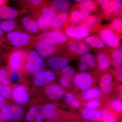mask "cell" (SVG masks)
Wrapping results in <instances>:
<instances>
[{"mask_svg":"<svg viewBox=\"0 0 122 122\" xmlns=\"http://www.w3.org/2000/svg\"><path fill=\"white\" fill-rule=\"evenodd\" d=\"M99 75L96 72H80L75 73L73 78V92L78 94L96 86Z\"/></svg>","mask_w":122,"mask_h":122,"instance_id":"1","label":"cell"},{"mask_svg":"<svg viewBox=\"0 0 122 122\" xmlns=\"http://www.w3.org/2000/svg\"><path fill=\"white\" fill-rule=\"evenodd\" d=\"M98 84V88L107 99L117 97L116 87L119 84L115 80L111 69L99 75Z\"/></svg>","mask_w":122,"mask_h":122,"instance_id":"2","label":"cell"},{"mask_svg":"<svg viewBox=\"0 0 122 122\" xmlns=\"http://www.w3.org/2000/svg\"><path fill=\"white\" fill-rule=\"evenodd\" d=\"M92 29L105 46L112 49H116L121 46L120 39L122 38L107 26H100L98 25Z\"/></svg>","mask_w":122,"mask_h":122,"instance_id":"3","label":"cell"},{"mask_svg":"<svg viewBox=\"0 0 122 122\" xmlns=\"http://www.w3.org/2000/svg\"><path fill=\"white\" fill-rule=\"evenodd\" d=\"M68 41V37L62 31L52 30L44 32L34 37L33 42L38 41L50 45L59 46Z\"/></svg>","mask_w":122,"mask_h":122,"instance_id":"4","label":"cell"},{"mask_svg":"<svg viewBox=\"0 0 122 122\" xmlns=\"http://www.w3.org/2000/svg\"><path fill=\"white\" fill-rule=\"evenodd\" d=\"M45 62L40 55L35 50L28 51L25 68L27 72L35 75L44 70Z\"/></svg>","mask_w":122,"mask_h":122,"instance_id":"5","label":"cell"},{"mask_svg":"<svg viewBox=\"0 0 122 122\" xmlns=\"http://www.w3.org/2000/svg\"><path fill=\"white\" fill-rule=\"evenodd\" d=\"M6 40L12 45L15 47H20L32 44L34 38L27 33L15 30L7 33Z\"/></svg>","mask_w":122,"mask_h":122,"instance_id":"6","label":"cell"},{"mask_svg":"<svg viewBox=\"0 0 122 122\" xmlns=\"http://www.w3.org/2000/svg\"><path fill=\"white\" fill-rule=\"evenodd\" d=\"M28 51L25 50L18 49L11 52L8 60L10 70L18 71L22 69L26 62Z\"/></svg>","mask_w":122,"mask_h":122,"instance_id":"7","label":"cell"},{"mask_svg":"<svg viewBox=\"0 0 122 122\" xmlns=\"http://www.w3.org/2000/svg\"><path fill=\"white\" fill-rule=\"evenodd\" d=\"M68 42L66 51L72 58L81 57L90 50L89 46L83 41L74 40L68 41Z\"/></svg>","mask_w":122,"mask_h":122,"instance_id":"8","label":"cell"},{"mask_svg":"<svg viewBox=\"0 0 122 122\" xmlns=\"http://www.w3.org/2000/svg\"><path fill=\"white\" fill-rule=\"evenodd\" d=\"M104 17L107 19H113L116 16H122V0H109L101 5Z\"/></svg>","mask_w":122,"mask_h":122,"instance_id":"9","label":"cell"},{"mask_svg":"<svg viewBox=\"0 0 122 122\" xmlns=\"http://www.w3.org/2000/svg\"><path fill=\"white\" fill-rule=\"evenodd\" d=\"M63 32L68 37L75 40H83L89 36L90 31L89 29L76 25L68 24L62 29Z\"/></svg>","mask_w":122,"mask_h":122,"instance_id":"10","label":"cell"},{"mask_svg":"<svg viewBox=\"0 0 122 122\" xmlns=\"http://www.w3.org/2000/svg\"><path fill=\"white\" fill-rule=\"evenodd\" d=\"M0 111L5 121L18 120L22 117L23 115V109L17 105H6L1 109Z\"/></svg>","mask_w":122,"mask_h":122,"instance_id":"11","label":"cell"},{"mask_svg":"<svg viewBox=\"0 0 122 122\" xmlns=\"http://www.w3.org/2000/svg\"><path fill=\"white\" fill-rule=\"evenodd\" d=\"M80 72H87L91 70L97 72V63L95 56L91 53H87L80 57L78 64Z\"/></svg>","mask_w":122,"mask_h":122,"instance_id":"12","label":"cell"},{"mask_svg":"<svg viewBox=\"0 0 122 122\" xmlns=\"http://www.w3.org/2000/svg\"><path fill=\"white\" fill-rule=\"evenodd\" d=\"M76 94L82 104L85 102L89 100H98L106 101L107 100L106 98L103 95L102 92L97 86Z\"/></svg>","mask_w":122,"mask_h":122,"instance_id":"13","label":"cell"},{"mask_svg":"<svg viewBox=\"0 0 122 122\" xmlns=\"http://www.w3.org/2000/svg\"><path fill=\"white\" fill-rule=\"evenodd\" d=\"M56 75L50 70H45L34 75V82L37 86L49 84L56 79Z\"/></svg>","mask_w":122,"mask_h":122,"instance_id":"14","label":"cell"},{"mask_svg":"<svg viewBox=\"0 0 122 122\" xmlns=\"http://www.w3.org/2000/svg\"><path fill=\"white\" fill-rule=\"evenodd\" d=\"M97 63V73L100 74L110 69L111 60L109 54L106 51H100L95 56Z\"/></svg>","mask_w":122,"mask_h":122,"instance_id":"15","label":"cell"},{"mask_svg":"<svg viewBox=\"0 0 122 122\" xmlns=\"http://www.w3.org/2000/svg\"><path fill=\"white\" fill-rule=\"evenodd\" d=\"M33 45L35 50L42 58L52 56L57 53L58 46L50 45L40 42L35 41L32 44Z\"/></svg>","mask_w":122,"mask_h":122,"instance_id":"16","label":"cell"},{"mask_svg":"<svg viewBox=\"0 0 122 122\" xmlns=\"http://www.w3.org/2000/svg\"><path fill=\"white\" fill-rule=\"evenodd\" d=\"M62 98L66 105L71 110H78L82 107V102L76 94L73 92L66 91Z\"/></svg>","mask_w":122,"mask_h":122,"instance_id":"17","label":"cell"},{"mask_svg":"<svg viewBox=\"0 0 122 122\" xmlns=\"http://www.w3.org/2000/svg\"><path fill=\"white\" fill-rule=\"evenodd\" d=\"M66 91L59 85L54 83L48 84L45 89V92L48 98L53 100L62 98Z\"/></svg>","mask_w":122,"mask_h":122,"instance_id":"18","label":"cell"},{"mask_svg":"<svg viewBox=\"0 0 122 122\" xmlns=\"http://www.w3.org/2000/svg\"><path fill=\"white\" fill-rule=\"evenodd\" d=\"M78 111L83 119L90 122H98L102 120V114L100 110L82 107Z\"/></svg>","mask_w":122,"mask_h":122,"instance_id":"19","label":"cell"},{"mask_svg":"<svg viewBox=\"0 0 122 122\" xmlns=\"http://www.w3.org/2000/svg\"><path fill=\"white\" fill-rule=\"evenodd\" d=\"M69 14L67 12L56 13L51 22L50 27L52 30H61L68 23Z\"/></svg>","mask_w":122,"mask_h":122,"instance_id":"20","label":"cell"},{"mask_svg":"<svg viewBox=\"0 0 122 122\" xmlns=\"http://www.w3.org/2000/svg\"><path fill=\"white\" fill-rule=\"evenodd\" d=\"M70 59L65 56H53L48 60V64L52 69L59 72L64 67L68 65Z\"/></svg>","mask_w":122,"mask_h":122,"instance_id":"21","label":"cell"},{"mask_svg":"<svg viewBox=\"0 0 122 122\" xmlns=\"http://www.w3.org/2000/svg\"><path fill=\"white\" fill-rule=\"evenodd\" d=\"M26 12L25 10L20 11L7 5L0 7V20H13L21 14Z\"/></svg>","mask_w":122,"mask_h":122,"instance_id":"22","label":"cell"},{"mask_svg":"<svg viewBox=\"0 0 122 122\" xmlns=\"http://www.w3.org/2000/svg\"><path fill=\"white\" fill-rule=\"evenodd\" d=\"M90 11L86 9H76L72 10L69 14L68 23L70 21L71 24V25L78 24L90 15Z\"/></svg>","mask_w":122,"mask_h":122,"instance_id":"23","label":"cell"},{"mask_svg":"<svg viewBox=\"0 0 122 122\" xmlns=\"http://www.w3.org/2000/svg\"><path fill=\"white\" fill-rule=\"evenodd\" d=\"M14 100L18 104H24L28 101L29 96L26 87L23 86L15 87L13 92Z\"/></svg>","mask_w":122,"mask_h":122,"instance_id":"24","label":"cell"},{"mask_svg":"<svg viewBox=\"0 0 122 122\" xmlns=\"http://www.w3.org/2000/svg\"><path fill=\"white\" fill-rule=\"evenodd\" d=\"M56 106L54 103H50L44 105L41 109V113L46 119L53 120L58 117L59 113Z\"/></svg>","mask_w":122,"mask_h":122,"instance_id":"25","label":"cell"},{"mask_svg":"<svg viewBox=\"0 0 122 122\" xmlns=\"http://www.w3.org/2000/svg\"><path fill=\"white\" fill-rule=\"evenodd\" d=\"M21 23L24 28L29 32L32 34H37L40 30L36 20L32 15L23 17Z\"/></svg>","mask_w":122,"mask_h":122,"instance_id":"26","label":"cell"},{"mask_svg":"<svg viewBox=\"0 0 122 122\" xmlns=\"http://www.w3.org/2000/svg\"><path fill=\"white\" fill-rule=\"evenodd\" d=\"M109 54L111 60V65L114 68L122 66V47L106 51Z\"/></svg>","mask_w":122,"mask_h":122,"instance_id":"27","label":"cell"},{"mask_svg":"<svg viewBox=\"0 0 122 122\" xmlns=\"http://www.w3.org/2000/svg\"><path fill=\"white\" fill-rule=\"evenodd\" d=\"M36 20L40 30H44L50 28L54 17L47 14H37L32 15Z\"/></svg>","mask_w":122,"mask_h":122,"instance_id":"28","label":"cell"},{"mask_svg":"<svg viewBox=\"0 0 122 122\" xmlns=\"http://www.w3.org/2000/svg\"><path fill=\"white\" fill-rule=\"evenodd\" d=\"M105 107L110 109L118 116L122 115V99L115 97L107 99Z\"/></svg>","mask_w":122,"mask_h":122,"instance_id":"29","label":"cell"},{"mask_svg":"<svg viewBox=\"0 0 122 122\" xmlns=\"http://www.w3.org/2000/svg\"><path fill=\"white\" fill-rule=\"evenodd\" d=\"M50 5L55 12H67L72 7L71 1L68 0H54Z\"/></svg>","mask_w":122,"mask_h":122,"instance_id":"30","label":"cell"},{"mask_svg":"<svg viewBox=\"0 0 122 122\" xmlns=\"http://www.w3.org/2000/svg\"><path fill=\"white\" fill-rule=\"evenodd\" d=\"M101 17L97 15H90L78 24L79 26L87 29H92L97 25Z\"/></svg>","mask_w":122,"mask_h":122,"instance_id":"31","label":"cell"},{"mask_svg":"<svg viewBox=\"0 0 122 122\" xmlns=\"http://www.w3.org/2000/svg\"><path fill=\"white\" fill-rule=\"evenodd\" d=\"M46 2L45 1L42 0H27L19 1L20 4L25 8V10H29L31 12L36 11Z\"/></svg>","mask_w":122,"mask_h":122,"instance_id":"32","label":"cell"},{"mask_svg":"<svg viewBox=\"0 0 122 122\" xmlns=\"http://www.w3.org/2000/svg\"><path fill=\"white\" fill-rule=\"evenodd\" d=\"M98 3L97 1L90 0H82L74 5L73 9H86L90 12L97 11Z\"/></svg>","mask_w":122,"mask_h":122,"instance_id":"33","label":"cell"},{"mask_svg":"<svg viewBox=\"0 0 122 122\" xmlns=\"http://www.w3.org/2000/svg\"><path fill=\"white\" fill-rule=\"evenodd\" d=\"M83 42L94 49L102 50L106 46L97 35L89 36L83 39Z\"/></svg>","mask_w":122,"mask_h":122,"instance_id":"34","label":"cell"},{"mask_svg":"<svg viewBox=\"0 0 122 122\" xmlns=\"http://www.w3.org/2000/svg\"><path fill=\"white\" fill-rule=\"evenodd\" d=\"M102 114V122H116L119 117L117 115L106 107L101 110Z\"/></svg>","mask_w":122,"mask_h":122,"instance_id":"35","label":"cell"},{"mask_svg":"<svg viewBox=\"0 0 122 122\" xmlns=\"http://www.w3.org/2000/svg\"><path fill=\"white\" fill-rule=\"evenodd\" d=\"M73 78L72 76L61 75L59 79L60 86L66 90L73 92Z\"/></svg>","mask_w":122,"mask_h":122,"instance_id":"36","label":"cell"},{"mask_svg":"<svg viewBox=\"0 0 122 122\" xmlns=\"http://www.w3.org/2000/svg\"><path fill=\"white\" fill-rule=\"evenodd\" d=\"M0 28L4 32L8 33L16 30L18 26L15 20H11L1 21Z\"/></svg>","mask_w":122,"mask_h":122,"instance_id":"37","label":"cell"},{"mask_svg":"<svg viewBox=\"0 0 122 122\" xmlns=\"http://www.w3.org/2000/svg\"><path fill=\"white\" fill-rule=\"evenodd\" d=\"M106 101L92 100L86 101L83 103L82 107L90 109L100 110L106 107Z\"/></svg>","mask_w":122,"mask_h":122,"instance_id":"38","label":"cell"},{"mask_svg":"<svg viewBox=\"0 0 122 122\" xmlns=\"http://www.w3.org/2000/svg\"><path fill=\"white\" fill-rule=\"evenodd\" d=\"M122 38V20L121 17L116 18L111 24L107 26Z\"/></svg>","mask_w":122,"mask_h":122,"instance_id":"39","label":"cell"},{"mask_svg":"<svg viewBox=\"0 0 122 122\" xmlns=\"http://www.w3.org/2000/svg\"><path fill=\"white\" fill-rule=\"evenodd\" d=\"M0 83L8 86L10 83L7 70L4 68H0Z\"/></svg>","mask_w":122,"mask_h":122,"instance_id":"40","label":"cell"},{"mask_svg":"<svg viewBox=\"0 0 122 122\" xmlns=\"http://www.w3.org/2000/svg\"><path fill=\"white\" fill-rule=\"evenodd\" d=\"M12 94V90L11 88L0 83V96L5 99L9 98L11 97Z\"/></svg>","mask_w":122,"mask_h":122,"instance_id":"41","label":"cell"},{"mask_svg":"<svg viewBox=\"0 0 122 122\" xmlns=\"http://www.w3.org/2000/svg\"><path fill=\"white\" fill-rule=\"evenodd\" d=\"M39 110L36 107H33L30 108L26 116V119L28 122H32L35 117L38 114Z\"/></svg>","mask_w":122,"mask_h":122,"instance_id":"42","label":"cell"},{"mask_svg":"<svg viewBox=\"0 0 122 122\" xmlns=\"http://www.w3.org/2000/svg\"><path fill=\"white\" fill-rule=\"evenodd\" d=\"M113 75L119 84H122V66L114 68L112 70Z\"/></svg>","mask_w":122,"mask_h":122,"instance_id":"43","label":"cell"},{"mask_svg":"<svg viewBox=\"0 0 122 122\" xmlns=\"http://www.w3.org/2000/svg\"><path fill=\"white\" fill-rule=\"evenodd\" d=\"M59 72H61V75H68L72 77H74L75 74L74 68L69 65L64 67Z\"/></svg>","mask_w":122,"mask_h":122,"instance_id":"44","label":"cell"},{"mask_svg":"<svg viewBox=\"0 0 122 122\" xmlns=\"http://www.w3.org/2000/svg\"><path fill=\"white\" fill-rule=\"evenodd\" d=\"M10 77L11 81L14 83H17L20 80V75L17 71L11 70Z\"/></svg>","mask_w":122,"mask_h":122,"instance_id":"45","label":"cell"},{"mask_svg":"<svg viewBox=\"0 0 122 122\" xmlns=\"http://www.w3.org/2000/svg\"><path fill=\"white\" fill-rule=\"evenodd\" d=\"M5 41H7L6 38L4 36V31L0 28V44L5 46L3 43Z\"/></svg>","mask_w":122,"mask_h":122,"instance_id":"46","label":"cell"},{"mask_svg":"<svg viewBox=\"0 0 122 122\" xmlns=\"http://www.w3.org/2000/svg\"><path fill=\"white\" fill-rule=\"evenodd\" d=\"M5 98L1 96H0V108H2L6 106L5 104Z\"/></svg>","mask_w":122,"mask_h":122,"instance_id":"47","label":"cell"},{"mask_svg":"<svg viewBox=\"0 0 122 122\" xmlns=\"http://www.w3.org/2000/svg\"><path fill=\"white\" fill-rule=\"evenodd\" d=\"M44 117H43L41 114L38 115L37 116L36 122H42L43 121Z\"/></svg>","mask_w":122,"mask_h":122,"instance_id":"48","label":"cell"},{"mask_svg":"<svg viewBox=\"0 0 122 122\" xmlns=\"http://www.w3.org/2000/svg\"><path fill=\"white\" fill-rule=\"evenodd\" d=\"M8 1L6 0H0V7L7 5Z\"/></svg>","mask_w":122,"mask_h":122,"instance_id":"49","label":"cell"},{"mask_svg":"<svg viewBox=\"0 0 122 122\" xmlns=\"http://www.w3.org/2000/svg\"><path fill=\"white\" fill-rule=\"evenodd\" d=\"M5 120L4 118L2 117V114H1V112L0 111V122H5Z\"/></svg>","mask_w":122,"mask_h":122,"instance_id":"50","label":"cell"},{"mask_svg":"<svg viewBox=\"0 0 122 122\" xmlns=\"http://www.w3.org/2000/svg\"><path fill=\"white\" fill-rule=\"evenodd\" d=\"M82 0H74V1L79 3V2H81V1Z\"/></svg>","mask_w":122,"mask_h":122,"instance_id":"51","label":"cell"},{"mask_svg":"<svg viewBox=\"0 0 122 122\" xmlns=\"http://www.w3.org/2000/svg\"><path fill=\"white\" fill-rule=\"evenodd\" d=\"M5 46L3 45H1L0 44V46H2V47H4V46Z\"/></svg>","mask_w":122,"mask_h":122,"instance_id":"52","label":"cell"},{"mask_svg":"<svg viewBox=\"0 0 122 122\" xmlns=\"http://www.w3.org/2000/svg\"><path fill=\"white\" fill-rule=\"evenodd\" d=\"M76 122V121H71V122Z\"/></svg>","mask_w":122,"mask_h":122,"instance_id":"53","label":"cell"},{"mask_svg":"<svg viewBox=\"0 0 122 122\" xmlns=\"http://www.w3.org/2000/svg\"><path fill=\"white\" fill-rule=\"evenodd\" d=\"M0 63H1V60H0Z\"/></svg>","mask_w":122,"mask_h":122,"instance_id":"54","label":"cell"},{"mask_svg":"<svg viewBox=\"0 0 122 122\" xmlns=\"http://www.w3.org/2000/svg\"></svg>","mask_w":122,"mask_h":122,"instance_id":"55","label":"cell"}]
</instances>
